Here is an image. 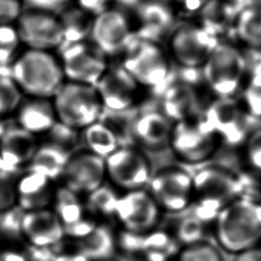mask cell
Wrapping results in <instances>:
<instances>
[{"instance_id":"1","label":"cell","mask_w":261,"mask_h":261,"mask_svg":"<svg viewBox=\"0 0 261 261\" xmlns=\"http://www.w3.org/2000/svg\"><path fill=\"white\" fill-rule=\"evenodd\" d=\"M11 75L24 97L52 99L65 83L56 52L25 48L12 63Z\"/></svg>"},{"instance_id":"2","label":"cell","mask_w":261,"mask_h":261,"mask_svg":"<svg viewBox=\"0 0 261 261\" xmlns=\"http://www.w3.org/2000/svg\"><path fill=\"white\" fill-rule=\"evenodd\" d=\"M249 57L233 41L221 40L201 68V80L215 98L236 99L248 72Z\"/></svg>"},{"instance_id":"3","label":"cell","mask_w":261,"mask_h":261,"mask_svg":"<svg viewBox=\"0 0 261 261\" xmlns=\"http://www.w3.org/2000/svg\"><path fill=\"white\" fill-rule=\"evenodd\" d=\"M216 238L227 252L239 254L261 243V201L239 198L216 219Z\"/></svg>"},{"instance_id":"4","label":"cell","mask_w":261,"mask_h":261,"mask_svg":"<svg viewBox=\"0 0 261 261\" xmlns=\"http://www.w3.org/2000/svg\"><path fill=\"white\" fill-rule=\"evenodd\" d=\"M118 62L145 91H163L174 66L163 43L140 38L133 41Z\"/></svg>"},{"instance_id":"5","label":"cell","mask_w":261,"mask_h":261,"mask_svg":"<svg viewBox=\"0 0 261 261\" xmlns=\"http://www.w3.org/2000/svg\"><path fill=\"white\" fill-rule=\"evenodd\" d=\"M218 43L196 20L184 19L177 21L164 45L173 65L182 70H201Z\"/></svg>"},{"instance_id":"6","label":"cell","mask_w":261,"mask_h":261,"mask_svg":"<svg viewBox=\"0 0 261 261\" xmlns=\"http://www.w3.org/2000/svg\"><path fill=\"white\" fill-rule=\"evenodd\" d=\"M57 121L74 129H84L100 120L104 108L95 86L67 82L52 98Z\"/></svg>"},{"instance_id":"7","label":"cell","mask_w":261,"mask_h":261,"mask_svg":"<svg viewBox=\"0 0 261 261\" xmlns=\"http://www.w3.org/2000/svg\"><path fill=\"white\" fill-rule=\"evenodd\" d=\"M252 121L238 100L221 98H214L202 109L197 119L205 132L232 146L246 142L255 128L250 125Z\"/></svg>"},{"instance_id":"8","label":"cell","mask_w":261,"mask_h":261,"mask_svg":"<svg viewBox=\"0 0 261 261\" xmlns=\"http://www.w3.org/2000/svg\"><path fill=\"white\" fill-rule=\"evenodd\" d=\"M136 38L132 14L112 6L94 17L89 41L111 60L121 57Z\"/></svg>"},{"instance_id":"9","label":"cell","mask_w":261,"mask_h":261,"mask_svg":"<svg viewBox=\"0 0 261 261\" xmlns=\"http://www.w3.org/2000/svg\"><path fill=\"white\" fill-rule=\"evenodd\" d=\"M56 53L67 82L96 86L111 63L90 41L63 45Z\"/></svg>"},{"instance_id":"10","label":"cell","mask_w":261,"mask_h":261,"mask_svg":"<svg viewBox=\"0 0 261 261\" xmlns=\"http://www.w3.org/2000/svg\"><path fill=\"white\" fill-rule=\"evenodd\" d=\"M14 24L21 44L28 49L57 52L63 45V29L58 13L24 8Z\"/></svg>"},{"instance_id":"11","label":"cell","mask_w":261,"mask_h":261,"mask_svg":"<svg viewBox=\"0 0 261 261\" xmlns=\"http://www.w3.org/2000/svg\"><path fill=\"white\" fill-rule=\"evenodd\" d=\"M104 110L124 113L141 99L143 90L119 62L110 63L95 86Z\"/></svg>"},{"instance_id":"12","label":"cell","mask_w":261,"mask_h":261,"mask_svg":"<svg viewBox=\"0 0 261 261\" xmlns=\"http://www.w3.org/2000/svg\"><path fill=\"white\" fill-rule=\"evenodd\" d=\"M105 164L110 180L126 192L142 190L151 179L148 160L134 148L119 147L105 159Z\"/></svg>"},{"instance_id":"13","label":"cell","mask_w":261,"mask_h":261,"mask_svg":"<svg viewBox=\"0 0 261 261\" xmlns=\"http://www.w3.org/2000/svg\"><path fill=\"white\" fill-rule=\"evenodd\" d=\"M159 208L150 193L144 190L128 191L119 196L114 216L128 232L142 234L156 225Z\"/></svg>"},{"instance_id":"14","label":"cell","mask_w":261,"mask_h":261,"mask_svg":"<svg viewBox=\"0 0 261 261\" xmlns=\"http://www.w3.org/2000/svg\"><path fill=\"white\" fill-rule=\"evenodd\" d=\"M150 194L160 208L170 212L184 210L191 203L194 192L193 176L181 169H165L150 181Z\"/></svg>"},{"instance_id":"15","label":"cell","mask_w":261,"mask_h":261,"mask_svg":"<svg viewBox=\"0 0 261 261\" xmlns=\"http://www.w3.org/2000/svg\"><path fill=\"white\" fill-rule=\"evenodd\" d=\"M136 37L162 43L177 23V14L166 0H143L130 13Z\"/></svg>"},{"instance_id":"16","label":"cell","mask_w":261,"mask_h":261,"mask_svg":"<svg viewBox=\"0 0 261 261\" xmlns=\"http://www.w3.org/2000/svg\"><path fill=\"white\" fill-rule=\"evenodd\" d=\"M218 141L215 136L201 128L196 120L174 123L169 144L182 161L200 163L215 152Z\"/></svg>"},{"instance_id":"17","label":"cell","mask_w":261,"mask_h":261,"mask_svg":"<svg viewBox=\"0 0 261 261\" xmlns=\"http://www.w3.org/2000/svg\"><path fill=\"white\" fill-rule=\"evenodd\" d=\"M64 228L52 208L21 211L19 237L33 248L48 249L64 238Z\"/></svg>"},{"instance_id":"18","label":"cell","mask_w":261,"mask_h":261,"mask_svg":"<svg viewBox=\"0 0 261 261\" xmlns=\"http://www.w3.org/2000/svg\"><path fill=\"white\" fill-rule=\"evenodd\" d=\"M106 176L105 159L87 151L70 154L61 178L63 186L76 194H90L103 185Z\"/></svg>"},{"instance_id":"19","label":"cell","mask_w":261,"mask_h":261,"mask_svg":"<svg viewBox=\"0 0 261 261\" xmlns=\"http://www.w3.org/2000/svg\"><path fill=\"white\" fill-rule=\"evenodd\" d=\"M202 109L194 84L182 80L171 81L161 92V112L173 123L196 121Z\"/></svg>"},{"instance_id":"20","label":"cell","mask_w":261,"mask_h":261,"mask_svg":"<svg viewBox=\"0 0 261 261\" xmlns=\"http://www.w3.org/2000/svg\"><path fill=\"white\" fill-rule=\"evenodd\" d=\"M55 191L54 180L27 167L17 175L16 207L21 211L50 208Z\"/></svg>"},{"instance_id":"21","label":"cell","mask_w":261,"mask_h":261,"mask_svg":"<svg viewBox=\"0 0 261 261\" xmlns=\"http://www.w3.org/2000/svg\"><path fill=\"white\" fill-rule=\"evenodd\" d=\"M39 144L36 136L20 126H7L0 140V156L4 169L19 171L22 166H28Z\"/></svg>"},{"instance_id":"22","label":"cell","mask_w":261,"mask_h":261,"mask_svg":"<svg viewBox=\"0 0 261 261\" xmlns=\"http://www.w3.org/2000/svg\"><path fill=\"white\" fill-rule=\"evenodd\" d=\"M15 115L17 125L36 137L46 135L57 122L52 99L23 97Z\"/></svg>"},{"instance_id":"23","label":"cell","mask_w":261,"mask_h":261,"mask_svg":"<svg viewBox=\"0 0 261 261\" xmlns=\"http://www.w3.org/2000/svg\"><path fill=\"white\" fill-rule=\"evenodd\" d=\"M174 123L162 112L150 110L138 115L133 123L134 137L148 148H161L169 143Z\"/></svg>"},{"instance_id":"24","label":"cell","mask_w":261,"mask_h":261,"mask_svg":"<svg viewBox=\"0 0 261 261\" xmlns=\"http://www.w3.org/2000/svg\"><path fill=\"white\" fill-rule=\"evenodd\" d=\"M194 192L200 197H213L223 201L240 195V179L216 167H207L193 176Z\"/></svg>"},{"instance_id":"25","label":"cell","mask_w":261,"mask_h":261,"mask_svg":"<svg viewBox=\"0 0 261 261\" xmlns=\"http://www.w3.org/2000/svg\"><path fill=\"white\" fill-rule=\"evenodd\" d=\"M231 33L245 51L261 53V0L243 8L236 16Z\"/></svg>"},{"instance_id":"26","label":"cell","mask_w":261,"mask_h":261,"mask_svg":"<svg viewBox=\"0 0 261 261\" xmlns=\"http://www.w3.org/2000/svg\"><path fill=\"white\" fill-rule=\"evenodd\" d=\"M239 11L230 0H210L197 14L196 21L219 41L231 33Z\"/></svg>"},{"instance_id":"27","label":"cell","mask_w":261,"mask_h":261,"mask_svg":"<svg viewBox=\"0 0 261 261\" xmlns=\"http://www.w3.org/2000/svg\"><path fill=\"white\" fill-rule=\"evenodd\" d=\"M69 157L70 153L67 150L55 144L44 142L43 144H39L27 167L55 181L62 177Z\"/></svg>"},{"instance_id":"28","label":"cell","mask_w":261,"mask_h":261,"mask_svg":"<svg viewBox=\"0 0 261 261\" xmlns=\"http://www.w3.org/2000/svg\"><path fill=\"white\" fill-rule=\"evenodd\" d=\"M239 103L254 121H261V57L249 59L247 77L239 94Z\"/></svg>"},{"instance_id":"29","label":"cell","mask_w":261,"mask_h":261,"mask_svg":"<svg viewBox=\"0 0 261 261\" xmlns=\"http://www.w3.org/2000/svg\"><path fill=\"white\" fill-rule=\"evenodd\" d=\"M59 16L63 29V45L89 41L94 20L92 15L71 3L59 13Z\"/></svg>"},{"instance_id":"30","label":"cell","mask_w":261,"mask_h":261,"mask_svg":"<svg viewBox=\"0 0 261 261\" xmlns=\"http://www.w3.org/2000/svg\"><path fill=\"white\" fill-rule=\"evenodd\" d=\"M79 252L90 261H100L110 258L115 251V238L106 225H96L85 238L79 240Z\"/></svg>"},{"instance_id":"31","label":"cell","mask_w":261,"mask_h":261,"mask_svg":"<svg viewBox=\"0 0 261 261\" xmlns=\"http://www.w3.org/2000/svg\"><path fill=\"white\" fill-rule=\"evenodd\" d=\"M83 137L88 151L104 159L119 148L117 133L108 123L101 120L84 128Z\"/></svg>"},{"instance_id":"32","label":"cell","mask_w":261,"mask_h":261,"mask_svg":"<svg viewBox=\"0 0 261 261\" xmlns=\"http://www.w3.org/2000/svg\"><path fill=\"white\" fill-rule=\"evenodd\" d=\"M52 210L55 212L63 228L76 223L84 218V206L77 194L65 186L55 191Z\"/></svg>"},{"instance_id":"33","label":"cell","mask_w":261,"mask_h":261,"mask_svg":"<svg viewBox=\"0 0 261 261\" xmlns=\"http://www.w3.org/2000/svg\"><path fill=\"white\" fill-rule=\"evenodd\" d=\"M119 196L109 187L102 185L88 194V207L95 214L103 216L115 215V209Z\"/></svg>"},{"instance_id":"34","label":"cell","mask_w":261,"mask_h":261,"mask_svg":"<svg viewBox=\"0 0 261 261\" xmlns=\"http://www.w3.org/2000/svg\"><path fill=\"white\" fill-rule=\"evenodd\" d=\"M23 95L12 76L0 77V117L4 118L15 113Z\"/></svg>"},{"instance_id":"35","label":"cell","mask_w":261,"mask_h":261,"mask_svg":"<svg viewBox=\"0 0 261 261\" xmlns=\"http://www.w3.org/2000/svg\"><path fill=\"white\" fill-rule=\"evenodd\" d=\"M20 45L15 24H0V63L11 65L20 52Z\"/></svg>"},{"instance_id":"36","label":"cell","mask_w":261,"mask_h":261,"mask_svg":"<svg viewBox=\"0 0 261 261\" xmlns=\"http://www.w3.org/2000/svg\"><path fill=\"white\" fill-rule=\"evenodd\" d=\"M19 171H0V214L16 206V179Z\"/></svg>"},{"instance_id":"37","label":"cell","mask_w":261,"mask_h":261,"mask_svg":"<svg viewBox=\"0 0 261 261\" xmlns=\"http://www.w3.org/2000/svg\"><path fill=\"white\" fill-rule=\"evenodd\" d=\"M176 261H222V257L215 247L200 242L186 246L178 254Z\"/></svg>"},{"instance_id":"38","label":"cell","mask_w":261,"mask_h":261,"mask_svg":"<svg viewBox=\"0 0 261 261\" xmlns=\"http://www.w3.org/2000/svg\"><path fill=\"white\" fill-rule=\"evenodd\" d=\"M176 234L186 246L200 243L204 234V223L194 215L187 216L178 223Z\"/></svg>"},{"instance_id":"39","label":"cell","mask_w":261,"mask_h":261,"mask_svg":"<svg viewBox=\"0 0 261 261\" xmlns=\"http://www.w3.org/2000/svg\"><path fill=\"white\" fill-rule=\"evenodd\" d=\"M245 157L250 168L261 174V125L256 126L246 140Z\"/></svg>"},{"instance_id":"40","label":"cell","mask_w":261,"mask_h":261,"mask_svg":"<svg viewBox=\"0 0 261 261\" xmlns=\"http://www.w3.org/2000/svg\"><path fill=\"white\" fill-rule=\"evenodd\" d=\"M49 143L55 144L69 152V150L77 143V129L69 127L59 121L45 135Z\"/></svg>"},{"instance_id":"41","label":"cell","mask_w":261,"mask_h":261,"mask_svg":"<svg viewBox=\"0 0 261 261\" xmlns=\"http://www.w3.org/2000/svg\"><path fill=\"white\" fill-rule=\"evenodd\" d=\"M224 201L213 197H200L196 204L194 216L203 223L217 219L218 215L224 208Z\"/></svg>"},{"instance_id":"42","label":"cell","mask_w":261,"mask_h":261,"mask_svg":"<svg viewBox=\"0 0 261 261\" xmlns=\"http://www.w3.org/2000/svg\"><path fill=\"white\" fill-rule=\"evenodd\" d=\"M23 10V0H0V24L15 23Z\"/></svg>"},{"instance_id":"43","label":"cell","mask_w":261,"mask_h":261,"mask_svg":"<svg viewBox=\"0 0 261 261\" xmlns=\"http://www.w3.org/2000/svg\"><path fill=\"white\" fill-rule=\"evenodd\" d=\"M174 9L177 16H197L210 0H166Z\"/></svg>"},{"instance_id":"44","label":"cell","mask_w":261,"mask_h":261,"mask_svg":"<svg viewBox=\"0 0 261 261\" xmlns=\"http://www.w3.org/2000/svg\"><path fill=\"white\" fill-rule=\"evenodd\" d=\"M27 8L60 13L64 8L72 3V0H23Z\"/></svg>"},{"instance_id":"45","label":"cell","mask_w":261,"mask_h":261,"mask_svg":"<svg viewBox=\"0 0 261 261\" xmlns=\"http://www.w3.org/2000/svg\"><path fill=\"white\" fill-rule=\"evenodd\" d=\"M72 3L93 17L113 6L112 0H72Z\"/></svg>"},{"instance_id":"46","label":"cell","mask_w":261,"mask_h":261,"mask_svg":"<svg viewBox=\"0 0 261 261\" xmlns=\"http://www.w3.org/2000/svg\"><path fill=\"white\" fill-rule=\"evenodd\" d=\"M96 225L97 224H95L94 221L86 219L84 217L82 220L77 221L76 223L65 227L64 233H65V236H68L70 238L81 240V239L85 238L86 236H88L95 228Z\"/></svg>"},{"instance_id":"47","label":"cell","mask_w":261,"mask_h":261,"mask_svg":"<svg viewBox=\"0 0 261 261\" xmlns=\"http://www.w3.org/2000/svg\"><path fill=\"white\" fill-rule=\"evenodd\" d=\"M236 261H261V243L237 254Z\"/></svg>"},{"instance_id":"48","label":"cell","mask_w":261,"mask_h":261,"mask_svg":"<svg viewBox=\"0 0 261 261\" xmlns=\"http://www.w3.org/2000/svg\"><path fill=\"white\" fill-rule=\"evenodd\" d=\"M0 261H28L27 256L14 249H1Z\"/></svg>"},{"instance_id":"49","label":"cell","mask_w":261,"mask_h":261,"mask_svg":"<svg viewBox=\"0 0 261 261\" xmlns=\"http://www.w3.org/2000/svg\"><path fill=\"white\" fill-rule=\"evenodd\" d=\"M113 6H116L122 10L132 13L143 0H112Z\"/></svg>"},{"instance_id":"50","label":"cell","mask_w":261,"mask_h":261,"mask_svg":"<svg viewBox=\"0 0 261 261\" xmlns=\"http://www.w3.org/2000/svg\"><path fill=\"white\" fill-rule=\"evenodd\" d=\"M53 261H90L85 255L79 251L75 253H62L57 254L54 257Z\"/></svg>"},{"instance_id":"51","label":"cell","mask_w":261,"mask_h":261,"mask_svg":"<svg viewBox=\"0 0 261 261\" xmlns=\"http://www.w3.org/2000/svg\"><path fill=\"white\" fill-rule=\"evenodd\" d=\"M6 128H7V126L5 125V123H4V121H3V118L0 117V140H1V138L3 137V135H4L5 130H6Z\"/></svg>"},{"instance_id":"52","label":"cell","mask_w":261,"mask_h":261,"mask_svg":"<svg viewBox=\"0 0 261 261\" xmlns=\"http://www.w3.org/2000/svg\"><path fill=\"white\" fill-rule=\"evenodd\" d=\"M4 167H3V161H2V158H1V156H0V171L3 169Z\"/></svg>"}]
</instances>
